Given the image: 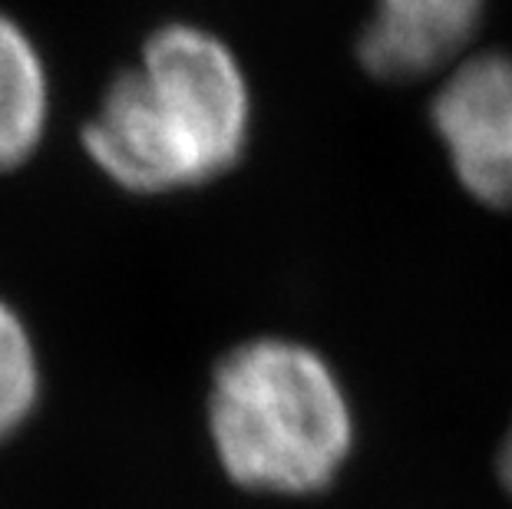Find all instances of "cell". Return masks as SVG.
<instances>
[{
  "mask_svg": "<svg viewBox=\"0 0 512 509\" xmlns=\"http://www.w3.org/2000/svg\"><path fill=\"white\" fill-rule=\"evenodd\" d=\"M248 133L252 90L235 50L205 27L166 24L103 90L83 149L119 189L166 196L225 176Z\"/></svg>",
  "mask_w": 512,
  "mask_h": 509,
  "instance_id": "cell-1",
  "label": "cell"
},
{
  "mask_svg": "<svg viewBox=\"0 0 512 509\" xmlns=\"http://www.w3.org/2000/svg\"><path fill=\"white\" fill-rule=\"evenodd\" d=\"M209 437L242 490L314 496L354 450V410L334 367L308 344L252 338L212 371Z\"/></svg>",
  "mask_w": 512,
  "mask_h": 509,
  "instance_id": "cell-2",
  "label": "cell"
},
{
  "mask_svg": "<svg viewBox=\"0 0 512 509\" xmlns=\"http://www.w3.org/2000/svg\"><path fill=\"white\" fill-rule=\"evenodd\" d=\"M430 126L466 196L512 212V50L456 60L430 100Z\"/></svg>",
  "mask_w": 512,
  "mask_h": 509,
  "instance_id": "cell-3",
  "label": "cell"
},
{
  "mask_svg": "<svg viewBox=\"0 0 512 509\" xmlns=\"http://www.w3.org/2000/svg\"><path fill=\"white\" fill-rule=\"evenodd\" d=\"M483 17L486 0H374L357 60L384 83L427 80L470 53Z\"/></svg>",
  "mask_w": 512,
  "mask_h": 509,
  "instance_id": "cell-4",
  "label": "cell"
},
{
  "mask_svg": "<svg viewBox=\"0 0 512 509\" xmlns=\"http://www.w3.org/2000/svg\"><path fill=\"white\" fill-rule=\"evenodd\" d=\"M50 123V77L37 43L0 10V172L24 166Z\"/></svg>",
  "mask_w": 512,
  "mask_h": 509,
  "instance_id": "cell-5",
  "label": "cell"
},
{
  "mask_svg": "<svg viewBox=\"0 0 512 509\" xmlns=\"http://www.w3.org/2000/svg\"><path fill=\"white\" fill-rule=\"evenodd\" d=\"M40 400V357L24 318L0 301V443L27 424Z\"/></svg>",
  "mask_w": 512,
  "mask_h": 509,
  "instance_id": "cell-6",
  "label": "cell"
},
{
  "mask_svg": "<svg viewBox=\"0 0 512 509\" xmlns=\"http://www.w3.org/2000/svg\"><path fill=\"white\" fill-rule=\"evenodd\" d=\"M496 480L503 486L506 500L512 503V424L506 427L503 440H499V450H496Z\"/></svg>",
  "mask_w": 512,
  "mask_h": 509,
  "instance_id": "cell-7",
  "label": "cell"
}]
</instances>
